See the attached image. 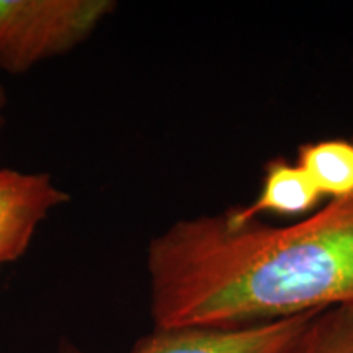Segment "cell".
Here are the masks:
<instances>
[{
	"instance_id": "8",
	"label": "cell",
	"mask_w": 353,
	"mask_h": 353,
	"mask_svg": "<svg viewBox=\"0 0 353 353\" xmlns=\"http://www.w3.org/2000/svg\"><path fill=\"white\" fill-rule=\"evenodd\" d=\"M6 108H7V94L6 88L0 83V144H2L3 128H6Z\"/></svg>"
},
{
	"instance_id": "3",
	"label": "cell",
	"mask_w": 353,
	"mask_h": 353,
	"mask_svg": "<svg viewBox=\"0 0 353 353\" xmlns=\"http://www.w3.org/2000/svg\"><path fill=\"white\" fill-rule=\"evenodd\" d=\"M319 312L239 327H154L128 353H296ZM57 353H85L63 341Z\"/></svg>"
},
{
	"instance_id": "2",
	"label": "cell",
	"mask_w": 353,
	"mask_h": 353,
	"mask_svg": "<svg viewBox=\"0 0 353 353\" xmlns=\"http://www.w3.org/2000/svg\"><path fill=\"white\" fill-rule=\"evenodd\" d=\"M113 0H0V69L25 74L87 41Z\"/></svg>"
},
{
	"instance_id": "1",
	"label": "cell",
	"mask_w": 353,
	"mask_h": 353,
	"mask_svg": "<svg viewBox=\"0 0 353 353\" xmlns=\"http://www.w3.org/2000/svg\"><path fill=\"white\" fill-rule=\"evenodd\" d=\"M154 327H239L353 303V195L286 226L226 210L149 242Z\"/></svg>"
},
{
	"instance_id": "7",
	"label": "cell",
	"mask_w": 353,
	"mask_h": 353,
	"mask_svg": "<svg viewBox=\"0 0 353 353\" xmlns=\"http://www.w3.org/2000/svg\"><path fill=\"white\" fill-rule=\"evenodd\" d=\"M296 353H353V303L319 312Z\"/></svg>"
},
{
	"instance_id": "5",
	"label": "cell",
	"mask_w": 353,
	"mask_h": 353,
	"mask_svg": "<svg viewBox=\"0 0 353 353\" xmlns=\"http://www.w3.org/2000/svg\"><path fill=\"white\" fill-rule=\"evenodd\" d=\"M322 200L324 196L296 161L275 157L265 165L255 200L249 205L229 206L226 213L236 221L257 219L262 214L301 219L319 210Z\"/></svg>"
},
{
	"instance_id": "6",
	"label": "cell",
	"mask_w": 353,
	"mask_h": 353,
	"mask_svg": "<svg viewBox=\"0 0 353 353\" xmlns=\"http://www.w3.org/2000/svg\"><path fill=\"white\" fill-rule=\"evenodd\" d=\"M296 164L327 201L353 195V138H325L299 145Z\"/></svg>"
},
{
	"instance_id": "4",
	"label": "cell",
	"mask_w": 353,
	"mask_h": 353,
	"mask_svg": "<svg viewBox=\"0 0 353 353\" xmlns=\"http://www.w3.org/2000/svg\"><path fill=\"white\" fill-rule=\"evenodd\" d=\"M69 198L50 174L0 169V268L23 257L43 221Z\"/></svg>"
}]
</instances>
